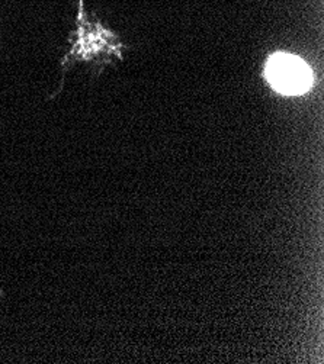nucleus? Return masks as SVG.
Returning <instances> with one entry per match:
<instances>
[{
	"label": "nucleus",
	"mask_w": 324,
	"mask_h": 364,
	"mask_svg": "<svg viewBox=\"0 0 324 364\" xmlns=\"http://www.w3.org/2000/svg\"><path fill=\"white\" fill-rule=\"evenodd\" d=\"M266 76L271 86L283 95H301L313 85L310 67L291 54L272 55L266 64Z\"/></svg>",
	"instance_id": "1"
}]
</instances>
